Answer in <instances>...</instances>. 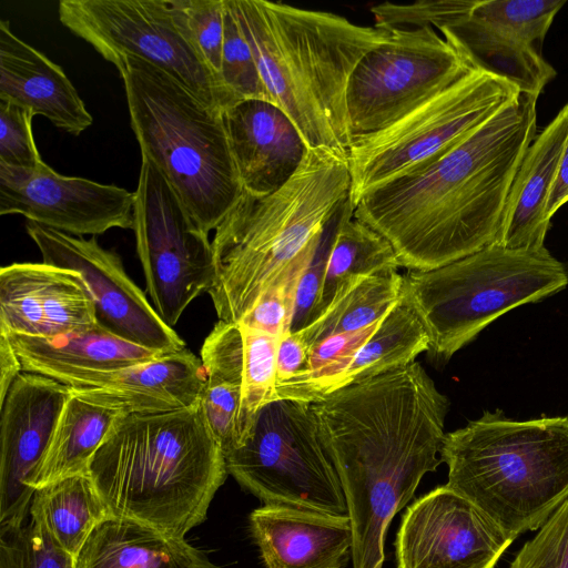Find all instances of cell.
Listing matches in <instances>:
<instances>
[{
    "instance_id": "obj_3",
    "label": "cell",
    "mask_w": 568,
    "mask_h": 568,
    "mask_svg": "<svg viewBox=\"0 0 568 568\" xmlns=\"http://www.w3.org/2000/svg\"><path fill=\"white\" fill-rule=\"evenodd\" d=\"M272 99L308 149L348 156L347 87L389 29L267 0H229Z\"/></svg>"
},
{
    "instance_id": "obj_20",
    "label": "cell",
    "mask_w": 568,
    "mask_h": 568,
    "mask_svg": "<svg viewBox=\"0 0 568 568\" xmlns=\"http://www.w3.org/2000/svg\"><path fill=\"white\" fill-rule=\"evenodd\" d=\"M0 100L42 115L73 135L93 122L63 69L18 38L8 20L0 21Z\"/></svg>"
},
{
    "instance_id": "obj_29",
    "label": "cell",
    "mask_w": 568,
    "mask_h": 568,
    "mask_svg": "<svg viewBox=\"0 0 568 568\" xmlns=\"http://www.w3.org/2000/svg\"><path fill=\"white\" fill-rule=\"evenodd\" d=\"M429 348V336L405 286L372 337L356 354L337 389L398 369Z\"/></svg>"
},
{
    "instance_id": "obj_1",
    "label": "cell",
    "mask_w": 568,
    "mask_h": 568,
    "mask_svg": "<svg viewBox=\"0 0 568 568\" xmlns=\"http://www.w3.org/2000/svg\"><path fill=\"white\" fill-rule=\"evenodd\" d=\"M538 97L519 92L459 143L365 193L353 216L400 267L430 271L497 243L506 201L537 135Z\"/></svg>"
},
{
    "instance_id": "obj_34",
    "label": "cell",
    "mask_w": 568,
    "mask_h": 568,
    "mask_svg": "<svg viewBox=\"0 0 568 568\" xmlns=\"http://www.w3.org/2000/svg\"><path fill=\"white\" fill-rule=\"evenodd\" d=\"M565 3V0H478L471 14L537 47Z\"/></svg>"
},
{
    "instance_id": "obj_44",
    "label": "cell",
    "mask_w": 568,
    "mask_h": 568,
    "mask_svg": "<svg viewBox=\"0 0 568 568\" xmlns=\"http://www.w3.org/2000/svg\"><path fill=\"white\" fill-rule=\"evenodd\" d=\"M568 202V141L561 156L556 178L546 202L545 215L548 221Z\"/></svg>"
},
{
    "instance_id": "obj_15",
    "label": "cell",
    "mask_w": 568,
    "mask_h": 568,
    "mask_svg": "<svg viewBox=\"0 0 568 568\" xmlns=\"http://www.w3.org/2000/svg\"><path fill=\"white\" fill-rule=\"evenodd\" d=\"M514 540L444 485L415 500L402 517L397 568H494Z\"/></svg>"
},
{
    "instance_id": "obj_7",
    "label": "cell",
    "mask_w": 568,
    "mask_h": 568,
    "mask_svg": "<svg viewBox=\"0 0 568 568\" xmlns=\"http://www.w3.org/2000/svg\"><path fill=\"white\" fill-rule=\"evenodd\" d=\"M404 284L429 336L428 354L445 364L495 320L568 285L549 251L498 244L430 271H408Z\"/></svg>"
},
{
    "instance_id": "obj_40",
    "label": "cell",
    "mask_w": 568,
    "mask_h": 568,
    "mask_svg": "<svg viewBox=\"0 0 568 568\" xmlns=\"http://www.w3.org/2000/svg\"><path fill=\"white\" fill-rule=\"evenodd\" d=\"M538 529L509 568H568V498Z\"/></svg>"
},
{
    "instance_id": "obj_38",
    "label": "cell",
    "mask_w": 568,
    "mask_h": 568,
    "mask_svg": "<svg viewBox=\"0 0 568 568\" xmlns=\"http://www.w3.org/2000/svg\"><path fill=\"white\" fill-rule=\"evenodd\" d=\"M478 0H422L410 4L384 2L371 9L381 28H447L471 13Z\"/></svg>"
},
{
    "instance_id": "obj_11",
    "label": "cell",
    "mask_w": 568,
    "mask_h": 568,
    "mask_svg": "<svg viewBox=\"0 0 568 568\" xmlns=\"http://www.w3.org/2000/svg\"><path fill=\"white\" fill-rule=\"evenodd\" d=\"M60 22L112 64L126 57L164 71L206 104L233 101L183 29L168 0H62Z\"/></svg>"
},
{
    "instance_id": "obj_8",
    "label": "cell",
    "mask_w": 568,
    "mask_h": 568,
    "mask_svg": "<svg viewBox=\"0 0 568 568\" xmlns=\"http://www.w3.org/2000/svg\"><path fill=\"white\" fill-rule=\"evenodd\" d=\"M520 91L494 74L473 69L410 113L377 132L352 138L349 201L446 152Z\"/></svg>"
},
{
    "instance_id": "obj_41",
    "label": "cell",
    "mask_w": 568,
    "mask_h": 568,
    "mask_svg": "<svg viewBox=\"0 0 568 568\" xmlns=\"http://www.w3.org/2000/svg\"><path fill=\"white\" fill-rule=\"evenodd\" d=\"M33 114L0 100V163L33 170L43 161L32 133Z\"/></svg>"
},
{
    "instance_id": "obj_36",
    "label": "cell",
    "mask_w": 568,
    "mask_h": 568,
    "mask_svg": "<svg viewBox=\"0 0 568 568\" xmlns=\"http://www.w3.org/2000/svg\"><path fill=\"white\" fill-rule=\"evenodd\" d=\"M0 568H75V557L31 518L28 525L1 527Z\"/></svg>"
},
{
    "instance_id": "obj_26",
    "label": "cell",
    "mask_w": 568,
    "mask_h": 568,
    "mask_svg": "<svg viewBox=\"0 0 568 568\" xmlns=\"http://www.w3.org/2000/svg\"><path fill=\"white\" fill-rule=\"evenodd\" d=\"M439 31L450 37L474 69L504 79L520 92L539 97L557 74L537 47L471 13Z\"/></svg>"
},
{
    "instance_id": "obj_19",
    "label": "cell",
    "mask_w": 568,
    "mask_h": 568,
    "mask_svg": "<svg viewBox=\"0 0 568 568\" xmlns=\"http://www.w3.org/2000/svg\"><path fill=\"white\" fill-rule=\"evenodd\" d=\"M205 381L201 358L184 348L119 371L84 373L64 385L105 400L125 414H152L197 404Z\"/></svg>"
},
{
    "instance_id": "obj_45",
    "label": "cell",
    "mask_w": 568,
    "mask_h": 568,
    "mask_svg": "<svg viewBox=\"0 0 568 568\" xmlns=\"http://www.w3.org/2000/svg\"><path fill=\"white\" fill-rule=\"evenodd\" d=\"M22 373L20 361L7 339L0 334V404L14 379Z\"/></svg>"
},
{
    "instance_id": "obj_18",
    "label": "cell",
    "mask_w": 568,
    "mask_h": 568,
    "mask_svg": "<svg viewBox=\"0 0 568 568\" xmlns=\"http://www.w3.org/2000/svg\"><path fill=\"white\" fill-rule=\"evenodd\" d=\"M223 119L243 191L253 196L282 187L307 154L298 129L270 101H239Z\"/></svg>"
},
{
    "instance_id": "obj_27",
    "label": "cell",
    "mask_w": 568,
    "mask_h": 568,
    "mask_svg": "<svg viewBox=\"0 0 568 568\" xmlns=\"http://www.w3.org/2000/svg\"><path fill=\"white\" fill-rule=\"evenodd\" d=\"M29 511L31 518L74 557L94 528L111 516L88 473L36 489Z\"/></svg>"
},
{
    "instance_id": "obj_32",
    "label": "cell",
    "mask_w": 568,
    "mask_h": 568,
    "mask_svg": "<svg viewBox=\"0 0 568 568\" xmlns=\"http://www.w3.org/2000/svg\"><path fill=\"white\" fill-rule=\"evenodd\" d=\"M240 326L243 335L244 366L233 449L245 442L262 408L275 400L276 388L278 337L242 324Z\"/></svg>"
},
{
    "instance_id": "obj_24",
    "label": "cell",
    "mask_w": 568,
    "mask_h": 568,
    "mask_svg": "<svg viewBox=\"0 0 568 568\" xmlns=\"http://www.w3.org/2000/svg\"><path fill=\"white\" fill-rule=\"evenodd\" d=\"M75 568H216L185 538L146 524L110 516L75 557Z\"/></svg>"
},
{
    "instance_id": "obj_22",
    "label": "cell",
    "mask_w": 568,
    "mask_h": 568,
    "mask_svg": "<svg viewBox=\"0 0 568 568\" xmlns=\"http://www.w3.org/2000/svg\"><path fill=\"white\" fill-rule=\"evenodd\" d=\"M568 141V103L538 133L513 181L497 243L510 250H541L550 227L545 207Z\"/></svg>"
},
{
    "instance_id": "obj_37",
    "label": "cell",
    "mask_w": 568,
    "mask_h": 568,
    "mask_svg": "<svg viewBox=\"0 0 568 568\" xmlns=\"http://www.w3.org/2000/svg\"><path fill=\"white\" fill-rule=\"evenodd\" d=\"M168 1L176 23L221 80L225 0Z\"/></svg>"
},
{
    "instance_id": "obj_9",
    "label": "cell",
    "mask_w": 568,
    "mask_h": 568,
    "mask_svg": "<svg viewBox=\"0 0 568 568\" xmlns=\"http://www.w3.org/2000/svg\"><path fill=\"white\" fill-rule=\"evenodd\" d=\"M225 462L227 473L266 506L348 516L308 403L277 399L265 405Z\"/></svg>"
},
{
    "instance_id": "obj_2",
    "label": "cell",
    "mask_w": 568,
    "mask_h": 568,
    "mask_svg": "<svg viewBox=\"0 0 568 568\" xmlns=\"http://www.w3.org/2000/svg\"><path fill=\"white\" fill-rule=\"evenodd\" d=\"M227 474L200 402L173 412L121 415L88 467L111 516L180 538L205 520Z\"/></svg>"
},
{
    "instance_id": "obj_28",
    "label": "cell",
    "mask_w": 568,
    "mask_h": 568,
    "mask_svg": "<svg viewBox=\"0 0 568 568\" xmlns=\"http://www.w3.org/2000/svg\"><path fill=\"white\" fill-rule=\"evenodd\" d=\"M403 285L404 275L397 270L354 277L336 291L328 307L315 321L296 333L310 348L329 336L365 328L389 313Z\"/></svg>"
},
{
    "instance_id": "obj_21",
    "label": "cell",
    "mask_w": 568,
    "mask_h": 568,
    "mask_svg": "<svg viewBox=\"0 0 568 568\" xmlns=\"http://www.w3.org/2000/svg\"><path fill=\"white\" fill-rule=\"evenodd\" d=\"M250 527L266 568H343L351 556L348 516L264 505Z\"/></svg>"
},
{
    "instance_id": "obj_16",
    "label": "cell",
    "mask_w": 568,
    "mask_h": 568,
    "mask_svg": "<svg viewBox=\"0 0 568 568\" xmlns=\"http://www.w3.org/2000/svg\"><path fill=\"white\" fill-rule=\"evenodd\" d=\"M70 396L64 384L22 372L1 408L0 525L24 523L36 490L27 481L42 459Z\"/></svg>"
},
{
    "instance_id": "obj_14",
    "label": "cell",
    "mask_w": 568,
    "mask_h": 568,
    "mask_svg": "<svg viewBox=\"0 0 568 568\" xmlns=\"http://www.w3.org/2000/svg\"><path fill=\"white\" fill-rule=\"evenodd\" d=\"M134 192L57 173L45 162L33 170L0 163V214H20L74 236L133 229Z\"/></svg>"
},
{
    "instance_id": "obj_5",
    "label": "cell",
    "mask_w": 568,
    "mask_h": 568,
    "mask_svg": "<svg viewBox=\"0 0 568 568\" xmlns=\"http://www.w3.org/2000/svg\"><path fill=\"white\" fill-rule=\"evenodd\" d=\"M440 458L446 486L516 539L568 498V417L514 420L485 412L446 433Z\"/></svg>"
},
{
    "instance_id": "obj_13",
    "label": "cell",
    "mask_w": 568,
    "mask_h": 568,
    "mask_svg": "<svg viewBox=\"0 0 568 568\" xmlns=\"http://www.w3.org/2000/svg\"><path fill=\"white\" fill-rule=\"evenodd\" d=\"M42 262L80 274L99 325L111 333L161 353L186 348L179 334L163 322L145 293L128 275L121 257L103 248L95 236L87 240L34 222L26 225Z\"/></svg>"
},
{
    "instance_id": "obj_31",
    "label": "cell",
    "mask_w": 568,
    "mask_h": 568,
    "mask_svg": "<svg viewBox=\"0 0 568 568\" xmlns=\"http://www.w3.org/2000/svg\"><path fill=\"white\" fill-rule=\"evenodd\" d=\"M383 320L356 332L329 336L311 346L306 367L286 382L276 384L275 400L311 404L336 390L356 354Z\"/></svg>"
},
{
    "instance_id": "obj_23",
    "label": "cell",
    "mask_w": 568,
    "mask_h": 568,
    "mask_svg": "<svg viewBox=\"0 0 568 568\" xmlns=\"http://www.w3.org/2000/svg\"><path fill=\"white\" fill-rule=\"evenodd\" d=\"M0 334L13 347L22 372L62 384L84 373L119 371L165 354L131 343L98 323L51 337Z\"/></svg>"
},
{
    "instance_id": "obj_30",
    "label": "cell",
    "mask_w": 568,
    "mask_h": 568,
    "mask_svg": "<svg viewBox=\"0 0 568 568\" xmlns=\"http://www.w3.org/2000/svg\"><path fill=\"white\" fill-rule=\"evenodd\" d=\"M353 214L354 207L348 197L342 210L313 321L328 307L344 283L357 276L400 267L390 243Z\"/></svg>"
},
{
    "instance_id": "obj_6",
    "label": "cell",
    "mask_w": 568,
    "mask_h": 568,
    "mask_svg": "<svg viewBox=\"0 0 568 568\" xmlns=\"http://www.w3.org/2000/svg\"><path fill=\"white\" fill-rule=\"evenodd\" d=\"M141 150L207 234L235 206L243 186L223 111L159 68L133 57L115 64Z\"/></svg>"
},
{
    "instance_id": "obj_42",
    "label": "cell",
    "mask_w": 568,
    "mask_h": 568,
    "mask_svg": "<svg viewBox=\"0 0 568 568\" xmlns=\"http://www.w3.org/2000/svg\"><path fill=\"white\" fill-rule=\"evenodd\" d=\"M345 202L325 224L314 255L302 276L291 325L292 333L307 326L314 318L322 293L328 257Z\"/></svg>"
},
{
    "instance_id": "obj_17",
    "label": "cell",
    "mask_w": 568,
    "mask_h": 568,
    "mask_svg": "<svg viewBox=\"0 0 568 568\" xmlns=\"http://www.w3.org/2000/svg\"><path fill=\"white\" fill-rule=\"evenodd\" d=\"M79 273L41 263L0 270V333L51 337L97 324Z\"/></svg>"
},
{
    "instance_id": "obj_43",
    "label": "cell",
    "mask_w": 568,
    "mask_h": 568,
    "mask_svg": "<svg viewBox=\"0 0 568 568\" xmlns=\"http://www.w3.org/2000/svg\"><path fill=\"white\" fill-rule=\"evenodd\" d=\"M310 348L295 332L278 338L276 351V384L284 383L306 367Z\"/></svg>"
},
{
    "instance_id": "obj_12",
    "label": "cell",
    "mask_w": 568,
    "mask_h": 568,
    "mask_svg": "<svg viewBox=\"0 0 568 568\" xmlns=\"http://www.w3.org/2000/svg\"><path fill=\"white\" fill-rule=\"evenodd\" d=\"M133 231L151 302L170 327L214 277L209 234L189 215L158 169L142 158Z\"/></svg>"
},
{
    "instance_id": "obj_39",
    "label": "cell",
    "mask_w": 568,
    "mask_h": 568,
    "mask_svg": "<svg viewBox=\"0 0 568 568\" xmlns=\"http://www.w3.org/2000/svg\"><path fill=\"white\" fill-rule=\"evenodd\" d=\"M242 379L206 374L200 404L207 426L226 456L234 447Z\"/></svg>"
},
{
    "instance_id": "obj_10",
    "label": "cell",
    "mask_w": 568,
    "mask_h": 568,
    "mask_svg": "<svg viewBox=\"0 0 568 568\" xmlns=\"http://www.w3.org/2000/svg\"><path fill=\"white\" fill-rule=\"evenodd\" d=\"M474 68L433 27L393 28L353 70L346 95L352 138L383 130Z\"/></svg>"
},
{
    "instance_id": "obj_35",
    "label": "cell",
    "mask_w": 568,
    "mask_h": 568,
    "mask_svg": "<svg viewBox=\"0 0 568 568\" xmlns=\"http://www.w3.org/2000/svg\"><path fill=\"white\" fill-rule=\"evenodd\" d=\"M220 77L233 104L243 100L272 102L253 51L230 7L229 0H225L224 41Z\"/></svg>"
},
{
    "instance_id": "obj_25",
    "label": "cell",
    "mask_w": 568,
    "mask_h": 568,
    "mask_svg": "<svg viewBox=\"0 0 568 568\" xmlns=\"http://www.w3.org/2000/svg\"><path fill=\"white\" fill-rule=\"evenodd\" d=\"M70 388L49 446L29 477L36 490L65 477L87 474L90 460L105 439L114 422L123 414L105 400Z\"/></svg>"
},
{
    "instance_id": "obj_33",
    "label": "cell",
    "mask_w": 568,
    "mask_h": 568,
    "mask_svg": "<svg viewBox=\"0 0 568 568\" xmlns=\"http://www.w3.org/2000/svg\"><path fill=\"white\" fill-rule=\"evenodd\" d=\"M320 239L262 292L240 324L278 338L291 332L300 282Z\"/></svg>"
},
{
    "instance_id": "obj_4",
    "label": "cell",
    "mask_w": 568,
    "mask_h": 568,
    "mask_svg": "<svg viewBox=\"0 0 568 568\" xmlns=\"http://www.w3.org/2000/svg\"><path fill=\"white\" fill-rule=\"evenodd\" d=\"M348 158L308 149L295 174L265 196L243 192L214 230L207 291L219 321L239 323L262 292L321 236L349 197Z\"/></svg>"
}]
</instances>
